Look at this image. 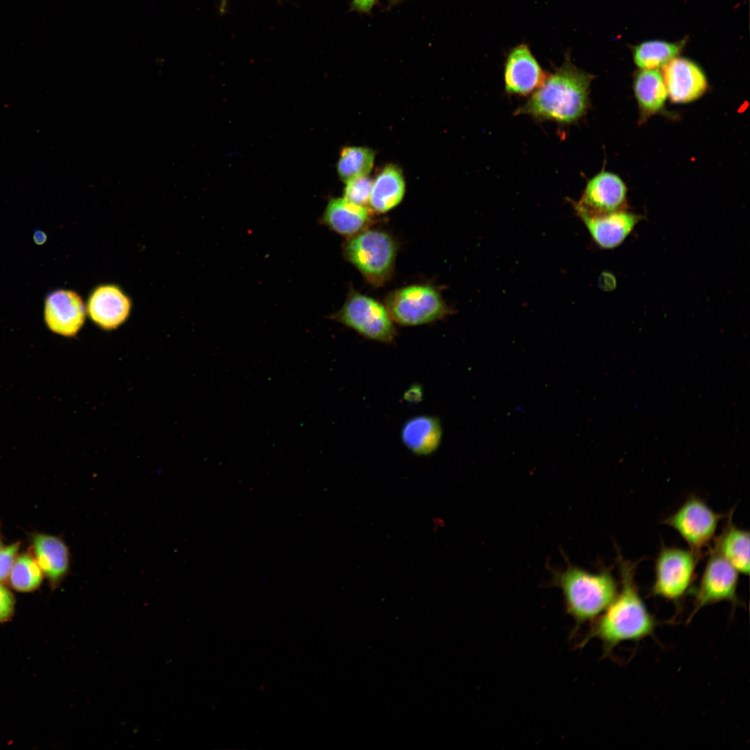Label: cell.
I'll use <instances>...</instances> for the list:
<instances>
[{
  "label": "cell",
  "instance_id": "d4e9b609",
  "mask_svg": "<svg viewBox=\"0 0 750 750\" xmlns=\"http://www.w3.org/2000/svg\"><path fill=\"white\" fill-rule=\"evenodd\" d=\"M345 183L344 199L363 206L369 204L373 181L368 176L356 178Z\"/></svg>",
  "mask_w": 750,
  "mask_h": 750
},
{
  "label": "cell",
  "instance_id": "6da1fadb",
  "mask_svg": "<svg viewBox=\"0 0 750 750\" xmlns=\"http://www.w3.org/2000/svg\"><path fill=\"white\" fill-rule=\"evenodd\" d=\"M617 562L621 588L580 644L583 647L590 640L598 638L602 642L604 655L609 654L622 642L638 641L651 635L656 628L655 619L641 597L635 582L636 563L624 559L619 553Z\"/></svg>",
  "mask_w": 750,
  "mask_h": 750
},
{
  "label": "cell",
  "instance_id": "30bf717a",
  "mask_svg": "<svg viewBox=\"0 0 750 750\" xmlns=\"http://www.w3.org/2000/svg\"><path fill=\"white\" fill-rule=\"evenodd\" d=\"M738 574L729 562L712 551L697 590L694 607L688 620L702 608L722 601L738 603Z\"/></svg>",
  "mask_w": 750,
  "mask_h": 750
},
{
  "label": "cell",
  "instance_id": "8992f818",
  "mask_svg": "<svg viewBox=\"0 0 750 750\" xmlns=\"http://www.w3.org/2000/svg\"><path fill=\"white\" fill-rule=\"evenodd\" d=\"M700 552L662 546L655 562L651 594L678 603L688 592L694 578Z\"/></svg>",
  "mask_w": 750,
  "mask_h": 750
},
{
  "label": "cell",
  "instance_id": "ffe728a7",
  "mask_svg": "<svg viewBox=\"0 0 750 750\" xmlns=\"http://www.w3.org/2000/svg\"><path fill=\"white\" fill-rule=\"evenodd\" d=\"M749 532L733 522V510L722 533L715 539L713 551L719 554L740 574L749 573Z\"/></svg>",
  "mask_w": 750,
  "mask_h": 750
},
{
  "label": "cell",
  "instance_id": "277c9868",
  "mask_svg": "<svg viewBox=\"0 0 750 750\" xmlns=\"http://www.w3.org/2000/svg\"><path fill=\"white\" fill-rule=\"evenodd\" d=\"M343 253L369 283L380 285L392 272L396 245L383 231L363 230L345 242Z\"/></svg>",
  "mask_w": 750,
  "mask_h": 750
},
{
  "label": "cell",
  "instance_id": "3957f363",
  "mask_svg": "<svg viewBox=\"0 0 750 750\" xmlns=\"http://www.w3.org/2000/svg\"><path fill=\"white\" fill-rule=\"evenodd\" d=\"M555 583L562 590L566 611L574 619L576 630L600 616L619 590L614 576L606 569L594 573L569 566L556 575Z\"/></svg>",
  "mask_w": 750,
  "mask_h": 750
},
{
  "label": "cell",
  "instance_id": "44dd1931",
  "mask_svg": "<svg viewBox=\"0 0 750 750\" xmlns=\"http://www.w3.org/2000/svg\"><path fill=\"white\" fill-rule=\"evenodd\" d=\"M405 190V180L400 168L388 165L373 181L369 205L378 213L390 211L402 201Z\"/></svg>",
  "mask_w": 750,
  "mask_h": 750
},
{
  "label": "cell",
  "instance_id": "ba28073f",
  "mask_svg": "<svg viewBox=\"0 0 750 750\" xmlns=\"http://www.w3.org/2000/svg\"><path fill=\"white\" fill-rule=\"evenodd\" d=\"M722 517L703 500L692 496L663 523L674 529L690 549L700 552L715 538Z\"/></svg>",
  "mask_w": 750,
  "mask_h": 750
},
{
  "label": "cell",
  "instance_id": "7a4b0ae2",
  "mask_svg": "<svg viewBox=\"0 0 750 750\" xmlns=\"http://www.w3.org/2000/svg\"><path fill=\"white\" fill-rule=\"evenodd\" d=\"M594 76L577 67L567 53L562 64L547 75L542 85L515 111L542 122L561 125L578 122L590 106V90Z\"/></svg>",
  "mask_w": 750,
  "mask_h": 750
},
{
  "label": "cell",
  "instance_id": "cb8c5ba5",
  "mask_svg": "<svg viewBox=\"0 0 750 750\" xmlns=\"http://www.w3.org/2000/svg\"><path fill=\"white\" fill-rule=\"evenodd\" d=\"M43 572L35 557L23 553L17 557L9 574L11 586L19 592L37 589L42 580Z\"/></svg>",
  "mask_w": 750,
  "mask_h": 750
},
{
  "label": "cell",
  "instance_id": "4316f807",
  "mask_svg": "<svg viewBox=\"0 0 750 750\" xmlns=\"http://www.w3.org/2000/svg\"><path fill=\"white\" fill-rule=\"evenodd\" d=\"M15 599L11 592L0 583V623L11 619L15 613Z\"/></svg>",
  "mask_w": 750,
  "mask_h": 750
},
{
  "label": "cell",
  "instance_id": "e0dca14e",
  "mask_svg": "<svg viewBox=\"0 0 750 750\" xmlns=\"http://www.w3.org/2000/svg\"><path fill=\"white\" fill-rule=\"evenodd\" d=\"M33 549L35 558L45 576L53 585L60 583L69 572L70 565L69 551L64 541L53 535L35 534L33 536Z\"/></svg>",
  "mask_w": 750,
  "mask_h": 750
},
{
  "label": "cell",
  "instance_id": "f1b7e54d",
  "mask_svg": "<svg viewBox=\"0 0 750 750\" xmlns=\"http://www.w3.org/2000/svg\"><path fill=\"white\" fill-rule=\"evenodd\" d=\"M47 239V237L44 232L40 230H37L35 231L33 235V240L37 244H43L46 242Z\"/></svg>",
  "mask_w": 750,
  "mask_h": 750
},
{
  "label": "cell",
  "instance_id": "5bb4252c",
  "mask_svg": "<svg viewBox=\"0 0 750 750\" xmlns=\"http://www.w3.org/2000/svg\"><path fill=\"white\" fill-rule=\"evenodd\" d=\"M131 303L123 291L115 285H99L90 294L87 311L91 319L99 327L116 328L129 315Z\"/></svg>",
  "mask_w": 750,
  "mask_h": 750
},
{
  "label": "cell",
  "instance_id": "9c48e42d",
  "mask_svg": "<svg viewBox=\"0 0 750 750\" xmlns=\"http://www.w3.org/2000/svg\"><path fill=\"white\" fill-rule=\"evenodd\" d=\"M627 187L617 174L601 170L587 183L580 200L574 203L579 217L594 216L627 209Z\"/></svg>",
  "mask_w": 750,
  "mask_h": 750
},
{
  "label": "cell",
  "instance_id": "83f0119b",
  "mask_svg": "<svg viewBox=\"0 0 750 750\" xmlns=\"http://www.w3.org/2000/svg\"><path fill=\"white\" fill-rule=\"evenodd\" d=\"M378 0H352L350 10L361 13H370Z\"/></svg>",
  "mask_w": 750,
  "mask_h": 750
},
{
  "label": "cell",
  "instance_id": "5b68a950",
  "mask_svg": "<svg viewBox=\"0 0 750 750\" xmlns=\"http://www.w3.org/2000/svg\"><path fill=\"white\" fill-rule=\"evenodd\" d=\"M365 338L392 343L397 331L386 306L376 300L351 290L341 309L330 317Z\"/></svg>",
  "mask_w": 750,
  "mask_h": 750
},
{
  "label": "cell",
  "instance_id": "7c38bea8",
  "mask_svg": "<svg viewBox=\"0 0 750 750\" xmlns=\"http://www.w3.org/2000/svg\"><path fill=\"white\" fill-rule=\"evenodd\" d=\"M547 75L526 44L515 46L507 54L503 79L508 94L528 95L542 85Z\"/></svg>",
  "mask_w": 750,
  "mask_h": 750
},
{
  "label": "cell",
  "instance_id": "ac0fdd59",
  "mask_svg": "<svg viewBox=\"0 0 750 750\" xmlns=\"http://www.w3.org/2000/svg\"><path fill=\"white\" fill-rule=\"evenodd\" d=\"M366 206L353 203L344 198L331 199L323 213L322 223L344 236H353L362 231L370 221Z\"/></svg>",
  "mask_w": 750,
  "mask_h": 750
},
{
  "label": "cell",
  "instance_id": "8fae6325",
  "mask_svg": "<svg viewBox=\"0 0 750 750\" xmlns=\"http://www.w3.org/2000/svg\"><path fill=\"white\" fill-rule=\"evenodd\" d=\"M668 98L674 103H688L700 99L708 90L707 76L695 62L676 57L662 67Z\"/></svg>",
  "mask_w": 750,
  "mask_h": 750
},
{
  "label": "cell",
  "instance_id": "603a6c76",
  "mask_svg": "<svg viewBox=\"0 0 750 750\" xmlns=\"http://www.w3.org/2000/svg\"><path fill=\"white\" fill-rule=\"evenodd\" d=\"M374 151L365 147H346L340 153L338 172L341 180L347 181L367 176L374 162Z\"/></svg>",
  "mask_w": 750,
  "mask_h": 750
},
{
  "label": "cell",
  "instance_id": "4fadbf2b",
  "mask_svg": "<svg viewBox=\"0 0 750 750\" xmlns=\"http://www.w3.org/2000/svg\"><path fill=\"white\" fill-rule=\"evenodd\" d=\"M86 307L81 297L74 291L58 290L47 297L44 319L53 332L61 335H75L83 325Z\"/></svg>",
  "mask_w": 750,
  "mask_h": 750
},
{
  "label": "cell",
  "instance_id": "7402d4cb",
  "mask_svg": "<svg viewBox=\"0 0 750 750\" xmlns=\"http://www.w3.org/2000/svg\"><path fill=\"white\" fill-rule=\"evenodd\" d=\"M683 46V42L645 41L634 47L633 61L640 69H659L677 57Z\"/></svg>",
  "mask_w": 750,
  "mask_h": 750
},
{
  "label": "cell",
  "instance_id": "2e32d148",
  "mask_svg": "<svg viewBox=\"0 0 750 750\" xmlns=\"http://www.w3.org/2000/svg\"><path fill=\"white\" fill-rule=\"evenodd\" d=\"M639 111V122H646L665 108L668 94L660 69H639L633 81Z\"/></svg>",
  "mask_w": 750,
  "mask_h": 750
},
{
  "label": "cell",
  "instance_id": "4dcf8cb0",
  "mask_svg": "<svg viewBox=\"0 0 750 750\" xmlns=\"http://www.w3.org/2000/svg\"><path fill=\"white\" fill-rule=\"evenodd\" d=\"M389 1L392 4H393V3H395L399 2L400 1H402V0H389Z\"/></svg>",
  "mask_w": 750,
  "mask_h": 750
},
{
  "label": "cell",
  "instance_id": "d6986e66",
  "mask_svg": "<svg viewBox=\"0 0 750 750\" xmlns=\"http://www.w3.org/2000/svg\"><path fill=\"white\" fill-rule=\"evenodd\" d=\"M442 430L439 419L429 415H418L403 424L401 438L403 444L412 453L426 456L439 447Z\"/></svg>",
  "mask_w": 750,
  "mask_h": 750
},
{
  "label": "cell",
  "instance_id": "1f68e13d",
  "mask_svg": "<svg viewBox=\"0 0 750 750\" xmlns=\"http://www.w3.org/2000/svg\"><path fill=\"white\" fill-rule=\"evenodd\" d=\"M2 547H3V544H2V542H1V539L0 538V549H1Z\"/></svg>",
  "mask_w": 750,
  "mask_h": 750
},
{
  "label": "cell",
  "instance_id": "484cf974",
  "mask_svg": "<svg viewBox=\"0 0 750 750\" xmlns=\"http://www.w3.org/2000/svg\"><path fill=\"white\" fill-rule=\"evenodd\" d=\"M19 549V542L0 549V582L9 576Z\"/></svg>",
  "mask_w": 750,
  "mask_h": 750
},
{
  "label": "cell",
  "instance_id": "52a82bcc",
  "mask_svg": "<svg viewBox=\"0 0 750 750\" xmlns=\"http://www.w3.org/2000/svg\"><path fill=\"white\" fill-rule=\"evenodd\" d=\"M386 308L392 320L404 326L437 321L449 313L438 291L428 285H412L390 294Z\"/></svg>",
  "mask_w": 750,
  "mask_h": 750
},
{
  "label": "cell",
  "instance_id": "9a60e30c",
  "mask_svg": "<svg viewBox=\"0 0 750 750\" xmlns=\"http://www.w3.org/2000/svg\"><path fill=\"white\" fill-rule=\"evenodd\" d=\"M580 217L595 243L606 249L620 245L642 219V216L627 209Z\"/></svg>",
  "mask_w": 750,
  "mask_h": 750
},
{
  "label": "cell",
  "instance_id": "f546056e",
  "mask_svg": "<svg viewBox=\"0 0 750 750\" xmlns=\"http://www.w3.org/2000/svg\"><path fill=\"white\" fill-rule=\"evenodd\" d=\"M228 1V0H220L219 11L221 13H223L226 10Z\"/></svg>",
  "mask_w": 750,
  "mask_h": 750
}]
</instances>
